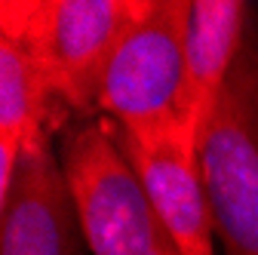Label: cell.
Listing matches in <instances>:
<instances>
[{
  "label": "cell",
  "instance_id": "cell-6",
  "mask_svg": "<svg viewBox=\"0 0 258 255\" xmlns=\"http://www.w3.org/2000/svg\"><path fill=\"white\" fill-rule=\"evenodd\" d=\"M114 136L178 255H215V221L200 172V145L184 136L133 139L117 130Z\"/></svg>",
  "mask_w": 258,
  "mask_h": 255
},
{
  "label": "cell",
  "instance_id": "cell-8",
  "mask_svg": "<svg viewBox=\"0 0 258 255\" xmlns=\"http://www.w3.org/2000/svg\"><path fill=\"white\" fill-rule=\"evenodd\" d=\"M246 0H190L187 13V65L190 105L197 133L215 108L221 83L228 77L246 34Z\"/></svg>",
  "mask_w": 258,
  "mask_h": 255
},
{
  "label": "cell",
  "instance_id": "cell-5",
  "mask_svg": "<svg viewBox=\"0 0 258 255\" xmlns=\"http://www.w3.org/2000/svg\"><path fill=\"white\" fill-rule=\"evenodd\" d=\"M80 215L49 133L22 148L0 194V255H77Z\"/></svg>",
  "mask_w": 258,
  "mask_h": 255
},
{
  "label": "cell",
  "instance_id": "cell-9",
  "mask_svg": "<svg viewBox=\"0 0 258 255\" xmlns=\"http://www.w3.org/2000/svg\"><path fill=\"white\" fill-rule=\"evenodd\" d=\"M46 0H0V28L4 37H25L43 13Z\"/></svg>",
  "mask_w": 258,
  "mask_h": 255
},
{
  "label": "cell",
  "instance_id": "cell-1",
  "mask_svg": "<svg viewBox=\"0 0 258 255\" xmlns=\"http://www.w3.org/2000/svg\"><path fill=\"white\" fill-rule=\"evenodd\" d=\"M190 0H148L102 80L99 108L133 139L184 136L200 145L187 65Z\"/></svg>",
  "mask_w": 258,
  "mask_h": 255
},
{
  "label": "cell",
  "instance_id": "cell-7",
  "mask_svg": "<svg viewBox=\"0 0 258 255\" xmlns=\"http://www.w3.org/2000/svg\"><path fill=\"white\" fill-rule=\"evenodd\" d=\"M52 99L58 95L34 46L22 37H0V194L13 184L22 148L49 133Z\"/></svg>",
  "mask_w": 258,
  "mask_h": 255
},
{
  "label": "cell",
  "instance_id": "cell-10",
  "mask_svg": "<svg viewBox=\"0 0 258 255\" xmlns=\"http://www.w3.org/2000/svg\"><path fill=\"white\" fill-rule=\"evenodd\" d=\"M46 4H52V0H46Z\"/></svg>",
  "mask_w": 258,
  "mask_h": 255
},
{
  "label": "cell",
  "instance_id": "cell-2",
  "mask_svg": "<svg viewBox=\"0 0 258 255\" xmlns=\"http://www.w3.org/2000/svg\"><path fill=\"white\" fill-rule=\"evenodd\" d=\"M200 172L224 255H258V19L200 133Z\"/></svg>",
  "mask_w": 258,
  "mask_h": 255
},
{
  "label": "cell",
  "instance_id": "cell-3",
  "mask_svg": "<svg viewBox=\"0 0 258 255\" xmlns=\"http://www.w3.org/2000/svg\"><path fill=\"white\" fill-rule=\"evenodd\" d=\"M61 166L92 255H178L114 126L83 123L64 145Z\"/></svg>",
  "mask_w": 258,
  "mask_h": 255
},
{
  "label": "cell",
  "instance_id": "cell-4",
  "mask_svg": "<svg viewBox=\"0 0 258 255\" xmlns=\"http://www.w3.org/2000/svg\"><path fill=\"white\" fill-rule=\"evenodd\" d=\"M148 0H52L22 37L49 71L52 89L68 105L99 108L111 58Z\"/></svg>",
  "mask_w": 258,
  "mask_h": 255
}]
</instances>
